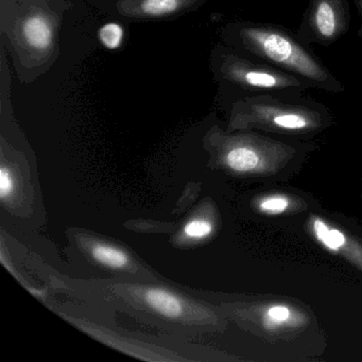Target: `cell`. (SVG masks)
<instances>
[{
	"mask_svg": "<svg viewBox=\"0 0 362 362\" xmlns=\"http://www.w3.org/2000/svg\"><path fill=\"white\" fill-rule=\"evenodd\" d=\"M235 49L253 60L276 67L302 80L310 88L332 94L344 92L342 82L321 59L287 27L271 23H240L228 29Z\"/></svg>",
	"mask_w": 362,
	"mask_h": 362,
	"instance_id": "1",
	"label": "cell"
},
{
	"mask_svg": "<svg viewBox=\"0 0 362 362\" xmlns=\"http://www.w3.org/2000/svg\"><path fill=\"white\" fill-rule=\"evenodd\" d=\"M213 230V226L206 220H192L184 226V233L186 236L192 239H202L209 236Z\"/></svg>",
	"mask_w": 362,
	"mask_h": 362,
	"instance_id": "14",
	"label": "cell"
},
{
	"mask_svg": "<svg viewBox=\"0 0 362 362\" xmlns=\"http://www.w3.org/2000/svg\"><path fill=\"white\" fill-rule=\"evenodd\" d=\"M180 6L181 0H141V10L145 16L160 18L177 11Z\"/></svg>",
	"mask_w": 362,
	"mask_h": 362,
	"instance_id": "10",
	"label": "cell"
},
{
	"mask_svg": "<svg viewBox=\"0 0 362 362\" xmlns=\"http://www.w3.org/2000/svg\"><path fill=\"white\" fill-rule=\"evenodd\" d=\"M147 304L167 317H177L183 313V303L175 294L160 288H150L144 294Z\"/></svg>",
	"mask_w": 362,
	"mask_h": 362,
	"instance_id": "7",
	"label": "cell"
},
{
	"mask_svg": "<svg viewBox=\"0 0 362 362\" xmlns=\"http://www.w3.org/2000/svg\"><path fill=\"white\" fill-rule=\"evenodd\" d=\"M291 310L285 305H273L267 309L264 315V326L268 328L279 327L291 319Z\"/></svg>",
	"mask_w": 362,
	"mask_h": 362,
	"instance_id": "12",
	"label": "cell"
},
{
	"mask_svg": "<svg viewBox=\"0 0 362 362\" xmlns=\"http://www.w3.org/2000/svg\"><path fill=\"white\" fill-rule=\"evenodd\" d=\"M92 255L97 262L110 268L122 269L129 262L128 256L122 251L107 245H96L93 247Z\"/></svg>",
	"mask_w": 362,
	"mask_h": 362,
	"instance_id": "8",
	"label": "cell"
},
{
	"mask_svg": "<svg viewBox=\"0 0 362 362\" xmlns=\"http://www.w3.org/2000/svg\"><path fill=\"white\" fill-rule=\"evenodd\" d=\"M354 4H355L356 9H357L360 20H361V25H360L359 30H358V35L362 37V0H354Z\"/></svg>",
	"mask_w": 362,
	"mask_h": 362,
	"instance_id": "16",
	"label": "cell"
},
{
	"mask_svg": "<svg viewBox=\"0 0 362 362\" xmlns=\"http://www.w3.org/2000/svg\"><path fill=\"white\" fill-rule=\"evenodd\" d=\"M23 37L33 49L44 52L52 45L54 33L52 25L42 16H29L22 28Z\"/></svg>",
	"mask_w": 362,
	"mask_h": 362,
	"instance_id": "5",
	"label": "cell"
},
{
	"mask_svg": "<svg viewBox=\"0 0 362 362\" xmlns=\"http://www.w3.org/2000/svg\"><path fill=\"white\" fill-rule=\"evenodd\" d=\"M262 162V154L257 148L247 143L235 146L226 156V165L236 173H251L256 170Z\"/></svg>",
	"mask_w": 362,
	"mask_h": 362,
	"instance_id": "6",
	"label": "cell"
},
{
	"mask_svg": "<svg viewBox=\"0 0 362 362\" xmlns=\"http://www.w3.org/2000/svg\"><path fill=\"white\" fill-rule=\"evenodd\" d=\"M124 37V28L116 23H107L99 29V41L107 49H118L122 46Z\"/></svg>",
	"mask_w": 362,
	"mask_h": 362,
	"instance_id": "11",
	"label": "cell"
},
{
	"mask_svg": "<svg viewBox=\"0 0 362 362\" xmlns=\"http://www.w3.org/2000/svg\"><path fill=\"white\" fill-rule=\"evenodd\" d=\"M14 182L11 173L5 166L0 168V198L5 200L13 192Z\"/></svg>",
	"mask_w": 362,
	"mask_h": 362,
	"instance_id": "15",
	"label": "cell"
},
{
	"mask_svg": "<svg viewBox=\"0 0 362 362\" xmlns=\"http://www.w3.org/2000/svg\"><path fill=\"white\" fill-rule=\"evenodd\" d=\"M313 232H315L317 240L321 241L327 249L337 251L344 245V235L339 232L338 230H332V228H328L320 219L315 220V222H313Z\"/></svg>",
	"mask_w": 362,
	"mask_h": 362,
	"instance_id": "9",
	"label": "cell"
},
{
	"mask_svg": "<svg viewBox=\"0 0 362 362\" xmlns=\"http://www.w3.org/2000/svg\"><path fill=\"white\" fill-rule=\"evenodd\" d=\"M220 61V75L234 88L238 100L269 94H304L310 88L298 78L266 63L226 50Z\"/></svg>",
	"mask_w": 362,
	"mask_h": 362,
	"instance_id": "3",
	"label": "cell"
},
{
	"mask_svg": "<svg viewBox=\"0 0 362 362\" xmlns=\"http://www.w3.org/2000/svg\"><path fill=\"white\" fill-rule=\"evenodd\" d=\"M351 20L349 0H309L296 33L308 45L329 46L346 35Z\"/></svg>",
	"mask_w": 362,
	"mask_h": 362,
	"instance_id": "4",
	"label": "cell"
},
{
	"mask_svg": "<svg viewBox=\"0 0 362 362\" xmlns=\"http://www.w3.org/2000/svg\"><path fill=\"white\" fill-rule=\"evenodd\" d=\"M235 118L243 126L305 134L328 126L327 107L304 94H269L237 101Z\"/></svg>",
	"mask_w": 362,
	"mask_h": 362,
	"instance_id": "2",
	"label": "cell"
},
{
	"mask_svg": "<svg viewBox=\"0 0 362 362\" xmlns=\"http://www.w3.org/2000/svg\"><path fill=\"white\" fill-rule=\"evenodd\" d=\"M258 206L262 213L276 215V214H281L287 211L289 207V200L283 196L267 197L260 201Z\"/></svg>",
	"mask_w": 362,
	"mask_h": 362,
	"instance_id": "13",
	"label": "cell"
}]
</instances>
